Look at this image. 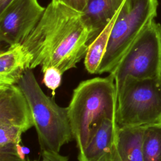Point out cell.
I'll return each instance as SVG.
<instances>
[{
	"label": "cell",
	"mask_w": 161,
	"mask_h": 161,
	"mask_svg": "<svg viewBox=\"0 0 161 161\" xmlns=\"http://www.w3.org/2000/svg\"><path fill=\"white\" fill-rule=\"evenodd\" d=\"M90 39L81 13L51 2L23 45L33 57L31 69L55 67L64 74L85 57Z\"/></svg>",
	"instance_id": "obj_1"
},
{
	"label": "cell",
	"mask_w": 161,
	"mask_h": 161,
	"mask_svg": "<svg viewBox=\"0 0 161 161\" xmlns=\"http://www.w3.org/2000/svg\"><path fill=\"white\" fill-rule=\"evenodd\" d=\"M117 105L116 87L110 74L81 81L74 89L67 108L78 160L83 155L92 127L103 118L116 119Z\"/></svg>",
	"instance_id": "obj_2"
},
{
	"label": "cell",
	"mask_w": 161,
	"mask_h": 161,
	"mask_svg": "<svg viewBox=\"0 0 161 161\" xmlns=\"http://www.w3.org/2000/svg\"><path fill=\"white\" fill-rule=\"evenodd\" d=\"M17 85L31 110L41 150L59 152L63 145L74 140L67 108L58 105L44 93L31 69Z\"/></svg>",
	"instance_id": "obj_3"
},
{
	"label": "cell",
	"mask_w": 161,
	"mask_h": 161,
	"mask_svg": "<svg viewBox=\"0 0 161 161\" xmlns=\"http://www.w3.org/2000/svg\"><path fill=\"white\" fill-rule=\"evenodd\" d=\"M157 0H125L114 23L97 74L111 73L135 40L157 16Z\"/></svg>",
	"instance_id": "obj_4"
},
{
	"label": "cell",
	"mask_w": 161,
	"mask_h": 161,
	"mask_svg": "<svg viewBox=\"0 0 161 161\" xmlns=\"http://www.w3.org/2000/svg\"><path fill=\"white\" fill-rule=\"evenodd\" d=\"M119 127L161 123V77L126 79L117 89Z\"/></svg>",
	"instance_id": "obj_5"
},
{
	"label": "cell",
	"mask_w": 161,
	"mask_h": 161,
	"mask_svg": "<svg viewBox=\"0 0 161 161\" xmlns=\"http://www.w3.org/2000/svg\"><path fill=\"white\" fill-rule=\"evenodd\" d=\"M117 89L127 78L161 77V25L155 19L140 33L115 69L110 73Z\"/></svg>",
	"instance_id": "obj_6"
},
{
	"label": "cell",
	"mask_w": 161,
	"mask_h": 161,
	"mask_svg": "<svg viewBox=\"0 0 161 161\" xmlns=\"http://www.w3.org/2000/svg\"><path fill=\"white\" fill-rule=\"evenodd\" d=\"M33 126L31 110L19 87L0 90V148L19 143L22 134Z\"/></svg>",
	"instance_id": "obj_7"
},
{
	"label": "cell",
	"mask_w": 161,
	"mask_h": 161,
	"mask_svg": "<svg viewBox=\"0 0 161 161\" xmlns=\"http://www.w3.org/2000/svg\"><path fill=\"white\" fill-rule=\"evenodd\" d=\"M45 8L38 0H13L0 12V40L21 44L40 20Z\"/></svg>",
	"instance_id": "obj_8"
},
{
	"label": "cell",
	"mask_w": 161,
	"mask_h": 161,
	"mask_svg": "<svg viewBox=\"0 0 161 161\" xmlns=\"http://www.w3.org/2000/svg\"><path fill=\"white\" fill-rule=\"evenodd\" d=\"M33 57L21 44L9 45L0 54V90L16 85L31 69Z\"/></svg>",
	"instance_id": "obj_9"
},
{
	"label": "cell",
	"mask_w": 161,
	"mask_h": 161,
	"mask_svg": "<svg viewBox=\"0 0 161 161\" xmlns=\"http://www.w3.org/2000/svg\"><path fill=\"white\" fill-rule=\"evenodd\" d=\"M119 128L116 119H101L91 129L88 143L79 161H97L109 152L116 143Z\"/></svg>",
	"instance_id": "obj_10"
},
{
	"label": "cell",
	"mask_w": 161,
	"mask_h": 161,
	"mask_svg": "<svg viewBox=\"0 0 161 161\" xmlns=\"http://www.w3.org/2000/svg\"><path fill=\"white\" fill-rule=\"evenodd\" d=\"M125 0H89L81 13L82 20L90 30L89 44L119 10Z\"/></svg>",
	"instance_id": "obj_11"
},
{
	"label": "cell",
	"mask_w": 161,
	"mask_h": 161,
	"mask_svg": "<svg viewBox=\"0 0 161 161\" xmlns=\"http://www.w3.org/2000/svg\"><path fill=\"white\" fill-rule=\"evenodd\" d=\"M146 126L119 127L116 145L121 161H144L142 145Z\"/></svg>",
	"instance_id": "obj_12"
},
{
	"label": "cell",
	"mask_w": 161,
	"mask_h": 161,
	"mask_svg": "<svg viewBox=\"0 0 161 161\" xmlns=\"http://www.w3.org/2000/svg\"><path fill=\"white\" fill-rule=\"evenodd\" d=\"M119 10L101 33L91 42L84 57V66L91 74H97L99 67L106 52L111 32Z\"/></svg>",
	"instance_id": "obj_13"
},
{
	"label": "cell",
	"mask_w": 161,
	"mask_h": 161,
	"mask_svg": "<svg viewBox=\"0 0 161 161\" xmlns=\"http://www.w3.org/2000/svg\"><path fill=\"white\" fill-rule=\"evenodd\" d=\"M142 148L144 161H161V123L145 127Z\"/></svg>",
	"instance_id": "obj_14"
},
{
	"label": "cell",
	"mask_w": 161,
	"mask_h": 161,
	"mask_svg": "<svg viewBox=\"0 0 161 161\" xmlns=\"http://www.w3.org/2000/svg\"><path fill=\"white\" fill-rule=\"evenodd\" d=\"M42 72L43 74V83L52 91V95L54 96L55 91L61 84L63 73L55 67H47Z\"/></svg>",
	"instance_id": "obj_15"
},
{
	"label": "cell",
	"mask_w": 161,
	"mask_h": 161,
	"mask_svg": "<svg viewBox=\"0 0 161 161\" xmlns=\"http://www.w3.org/2000/svg\"><path fill=\"white\" fill-rule=\"evenodd\" d=\"M89 0H52V2L65 5L78 12L82 13L85 9Z\"/></svg>",
	"instance_id": "obj_16"
},
{
	"label": "cell",
	"mask_w": 161,
	"mask_h": 161,
	"mask_svg": "<svg viewBox=\"0 0 161 161\" xmlns=\"http://www.w3.org/2000/svg\"><path fill=\"white\" fill-rule=\"evenodd\" d=\"M41 156L42 161H69L67 156L51 150H42Z\"/></svg>",
	"instance_id": "obj_17"
},
{
	"label": "cell",
	"mask_w": 161,
	"mask_h": 161,
	"mask_svg": "<svg viewBox=\"0 0 161 161\" xmlns=\"http://www.w3.org/2000/svg\"><path fill=\"white\" fill-rule=\"evenodd\" d=\"M0 161H29V160L21 158L15 149H4L0 150Z\"/></svg>",
	"instance_id": "obj_18"
},
{
	"label": "cell",
	"mask_w": 161,
	"mask_h": 161,
	"mask_svg": "<svg viewBox=\"0 0 161 161\" xmlns=\"http://www.w3.org/2000/svg\"><path fill=\"white\" fill-rule=\"evenodd\" d=\"M97 161H121L118 154L116 143L109 152L106 153Z\"/></svg>",
	"instance_id": "obj_19"
},
{
	"label": "cell",
	"mask_w": 161,
	"mask_h": 161,
	"mask_svg": "<svg viewBox=\"0 0 161 161\" xmlns=\"http://www.w3.org/2000/svg\"><path fill=\"white\" fill-rule=\"evenodd\" d=\"M15 148H16V152L18 155L21 158H22L23 160H26V156L27 154L29 153L30 149L27 147H23V146L21 145L20 143H17L16 145Z\"/></svg>",
	"instance_id": "obj_20"
},
{
	"label": "cell",
	"mask_w": 161,
	"mask_h": 161,
	"mask_svg": "<svg viewBox=\"0 0 161 161\" xmlns=\"http://www.w3.org/2000/svg\"><path fill=\"white\" fill-rule=\"evenodd\" d=\"M13 0H0V12L2 11Z\"/></svg>",
	"instance_id": "obj_21"
},
{
	"label": "cell",
	"mask_w": 161,
	"mask_h": 161,
	"mask_svg": "<svg viewBox=\"0 0 161 161\" xmlns=\"http://www.w3.org/2000/svg\"><path fill=\"white\" fill-rule=\"evenodd\" d=\"M34 161H36V160H34Z\"/></svg>",
	"instance_id": "obj_22"
}]
</instances>
